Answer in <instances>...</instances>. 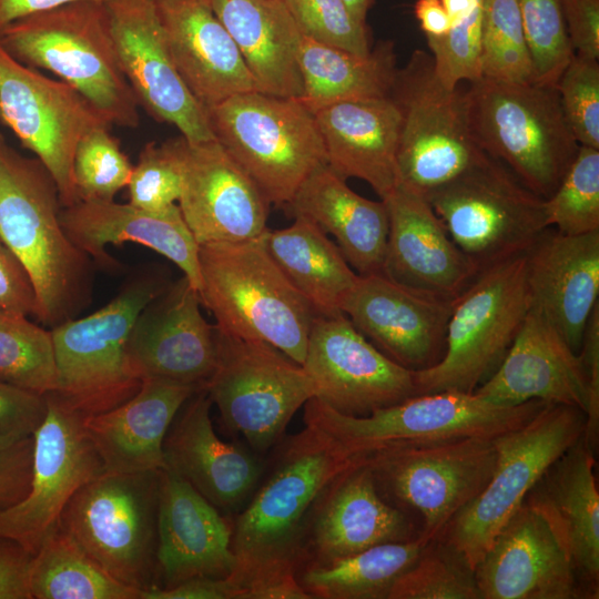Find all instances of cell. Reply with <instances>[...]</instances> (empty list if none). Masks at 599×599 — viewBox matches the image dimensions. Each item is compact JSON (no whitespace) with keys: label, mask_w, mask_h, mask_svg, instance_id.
<instances>
[{"label":"cell","mask_w":599,"mask_h":599,"mask_svg":"<svg viewBox=\"0 0 599 599\" xmlns=\"http://www.w3.org/2000/svg\"><path fill=\"white\" fill-rule=\"evenodd\" d=\"M595 453L581 436L544 471L524 500L551 527L589 599L599 597V491Z\"/></svg>","instance_id":"4dcf8cb0"},{"label":"cell","mask_w":599,"mask_h":599,"mask_svg":"<svg viewBox=\"0 0 599 599\" xmlns=\"http://www.w3.org/2000/svg\"><path fill=\"white\" fill-rule=\"evenodd\" d=\"M465 91L444 87L420 49L397 69L389 97L400 113L399 185L427 197L487 155L471 134Z\"/></svg>","instance_id":"8fae6325"},{"label":"cell","mask_w":599,"mask_h":599,"mask_svg":"<svg viewBox=\"0 0 599 599\" xmlns=\"http://www.w3.org/2000/svg\"><path fill=\"white\" fill-rule=\"evenodd\" d=\"M124 75L153 119L174 125L189 142L215 139L206 110L182 81L171 58L156 0H106Z\"/></svg>","instance_id":"d6986e66"},{"label":"cell","mask_w":599,"mask_h":599,"mask_svg":"<svg viewBox=\"0 0 599 599\" xmlns=\"http://www.w3.org/2000/svg\"><path fill=\"white\" fill-rule=\"evenodd\" d=\"M200 389L146 378L121 405L91 416L84 426L106 473L165 468L163 444L183 404Z\"/></svg>","instance_id":"836d02e7"},{"label":"cell","mask_w":599,"mask_h":599,"mask_svg":"<svg viewBox=\"0 0 599 599\" xmlns=\"http://www.w3.org/2000/svg\"><path fill=\"white\" fill-rule=\"evenodd\" d=\"M419 535L408 515L380 494L362 457L336 476L316 499L306 526L302 568Z\"/></svg>","instance_id":"7402d4cb"},{"label":"cell","mask_w":599,"mask_h":599,"mask_svg":"<svg viewBox=\"0 0 599 599\" xmlns=\"http://www.w3.org/2000/svg\"><path fill=\"white\" fill-rule=\"evenodd\" d=\"M186 276L169 285L138 315L126 343L135 376L205 388L217 356L216 328L203 317Z\"/></svg>","instance_id":"44dd1931"},{"label":"cell","mask_w":599,"mask_h":599,"mask_svg":"<svg viewBox=\"0 0 599 599\" xmlns=\"http://www.w3.org/2000/svg\"><path fill=\"white\" fill-rule=\"evenodd\" d=\"M302 366L315 397L348 416H367L418 395L414 370L382 353L344 313L315 316Z\"/></svg>","instance_id":"ac0fdd59"},{"label":"cell","mask_w":599,"mask_h":599,"mask_svg":"<svg viewBox=\"0 0 599 599\" xmlns=\"http://www.w3.org/2000/svg\"><path fill=\"white\" fill-rule=\"evenodd\" d=\"M169 283L155 266L138 267L108 304L51 328L54 393L85 416L110 410L134 396L142 380L130 366L128 338L140 312Z\"/></svg>","instance_id":"8992f818"},{"label":"cell","mask_w":599,"mask_h":599,"mask_svg":"<svg viewBox=\"0 0 599 599\" xmlns=\"http://www.w3.org/2000/svg\"><path fill=\"white\" fill-rule=\"evenodd\" d=\"M362 457H352L326 434L306 426L284 437L254 494L232 517L241 599H294L311 510L324 488Z\"/></svg>","instance_id":"6da1fadb"},{"label":"cell","mask_w":599,"mask_h":599,"mask_svg":"<svg viewBox=\"0 0 599 599\" xmlns=\"http://www.w3.org/2000/svg\"><path fill=\"white\" fill-rule=\"evenodd\" d=\"M480 599H589L551 527L522 504L475 567Z\"/></svg>","instance_id":"603a6c76"},{"label":"cell","mask_w":599,"mask_h":599,"mask_svg":"<svg viewBox=\"0 0 599 599\" xmlns=\"http://www.w3.org/2000/svg\"><path fill=\"white\" fill-rule=\"evenodd\" d=\"M37 308L35 292L26 268L0 240V309L35 316Z\"/></svg>","instance_id":"db71d44e"},{"label":"cell","mask_w":599,"mask_h":599,"mask_svg":"<svg viewBox=\"0 0 599 599\" xmlns=\"http://www.w3.org/2000/svg\"><path fill=\"white\" fill-rule=\"evenodd\" d=\"M429 539L385 542L349 557L297 572L309 598L388 599L397 579L416 561Z\"/></svg>","instance_id":"f35d334b"},{"label":"cell","mask_w":599,"mask_h":599,"mask_svg":"<svg viewBox=\"0 0 599 599\" xmlns=\"http://www.w3.org/2000/svg\"><path fill=\"white\" fill-rule=\"evenodd\" d=\"M284 207L293 217L309 219L332 234L358 275L383 273L388 236V213L383 200L357 194L326 163L304 180Z\"/></svg>","instance_id":"e575fe53"},{"label":"cell","mask_w":599,"mask_h":599,"mask_svg":"<svg viewBox=\"0 0 599 599\" xmlns=\"http://www.w3.org/2000/svg\"><path fill=\"white\" fill-rule=\"evenodd\" d=\"M33 435L0 436V510L22 500L30 489Z\"/></svg>","instance_id":"816d5d0a"},{"label":"cell","mask_w":599,"mask_h":599,"mask_svg":"<svg viewBox=\"0 0 599 599\" xmlns=\"http://www.w3.org/2000/svg\"><path fill=\"white\" fill-rule=\"evenodd\" d=\"M578 354L585 366L592 397V410L587 418L583 437L596 451L599 437V304L587 322Z\"/></svg>","instance_id":"9f6ffc18"},{"label":"cell","mask_w":599,"mask_h":599,"mask_svg":"<svg viewBox=\"0 0 599 599\" xmlns=\"http://www.w3.org/2000/svg\"><path fill=\"white\" fill-rule=\"evenodd\" d=\"M45 414V395L0 382V436L33 435Z\"/></svg>","instance_id":"f5cc1de1"},{"label":"cell","mask_w":599,"mask_h":599,"mask_svg":"<svg viewBox=\"0 0 599 599\" xmlns=\"http://www.w3.org/2000/svg\"><path fill=\"white\" fill-rule=\"evenodd\" d=\"M465 98L478 146L536 195L548 199L580 146L556 85L481 78L469 83Z\"/></svg>","instance_id":"5b68a950"},{"label":"cell","mask_w":599,"mask_h":599,"mask_svg":"<svg viewBox=\"0 0 599 599\" xmlns=\"http://www.w3.org/2000/svg\"><path fill=\"white\" fill-rule=\"evenodd\" d=\"M83 0H0V30L6 26L37 13ZM105 2L106 0H91Z\"/></svg>","instance_id":"91938a15"},{"label":"cell","mask_w":599,"mask_h":599,"mask_svg":"<svg viewBox=\"0 0 599 599\" xmlns=\"http://www.w3.org/2000/svg\"><path fill=\"white\" fill-rule=\"evenodd\" d=\"M264 241L286 278L317 314L343 313L358 274L319 226L309 219L295 216L288 227L267 229Z\"/></svg>","instance_id":"8d00e7d4"},{"label":"cell","mask_w":599,"mask_h":599,"mask_svg":"<svg viewBox=\"0 0 599 599\" xmlns=\"http://www.w3.org/2000/svg\"><path fill=\"white\" fill-rule=\"evenodd\" d=\"M352 11L362 20L366 21V16L374 6L375 0H344Z\"/></svg>","instance_id":"be15d7a7"},{"label":"cell","mask_w":599,"mask_h":599,"mask_svg":"<svg viewBox=\"0 0 599 599\" xmlns=\"http://www.w3.org/2000/svg\"><path fill=\"white\" fill-rule=\"evenodd\" d=\"M535 82L556 85L575 52L560 0H516Z\"/></svg>","instance_id":"bcb514c9"},{"label":"cell","mask_w":599,"mask_h":599,"mask_svg":"<svg viewBox=\"0 0 599 599\" xmlns=\"http://www.w3.org/2000/svg\"><path fill=\"white\" fill-rule=\"evenodd\" d=\"M0 43L20 62L77 89L111 125L136 128L138 100L124 75L105 2L75 1L17 20Z\"/></svg>","instance_id":"277c9868"},{"label":"cell","mask_w":599,"mask_h":599,"mask_svg":"<svg viewBox=\"0 0 599 599\" xmlns=\"http://www.w3.org/2000/svg\"><path fill=\"white\" fill-rule=\"evenodd\" d=\"M484 0L466 19L439 37H426L433 68L440 83L454 89L483 78L481 27Z\"/></svg>","instance_id":"681fc988"},{"label":"cell","mask_w":599,"mask_h":599,"mask_svg":"<svg viewBox=\"0 0 599 599\" xmlns=\"http://www.w3.org/2000/svg\"><path fill=\"white\" fill-rule=\"evenodd\" d=\"M232 530V517L177 474L162 469L154 587L171 588L196 577H231Z\"/></svg>","instance_id":"484cf974"},{"label":"cell","mask_w":599,"mask_h":599,"mask_svg":"<svg viewBox=\"0 0 599 599\" xmlns=\"http://www.w3.org/2000/svg\"><path fill=\"white\" fill-rule=\"evenodd\" d=\"M586 423L581 409L549 403L525 425L495 437L497 457L488 484L453 517L440 538L475 569L544 471L585 435Z\"/></svg>","instance_id":"7c38bea8"},{"label":"cell","mask_w":599,"mask_h":599,"mask_svg":"<svg viewBox=\"0 0 599 599\" xmlns=\"http://www.w3.org/2000/svg\"><path fill=\"white\" fill-rule=\"evenodd\" d=\"M388 599H480V595L466 557L439 537L427 542Z\"/></svg>","instance_id":"b9f144b4"},{"label":"cell","mask_w":599,"mask_h":599,"mask_svg":"<svg viewBox=\"0 0 599 599\" xmlns=\"http://www.w3.org/2000/svg\"><path fill=\"white\" fill-rule=\"evenodd\" d=\"M156 3L173 63L206 111L235 94L255 90L235 42L209 0Z\"/></svg>","instance_id":"1f68e13d"},{"label":"cell","mask_w":599,"mask_h":599,"mask_svg":"<svg viewBox=\"0 0 599 599\" xmlns=\"http://www.w3.org/2000/svg\"><path fill=\"white\" fill-rule=\"evenodd\" d=\"M457 297L404 285L383 273L358 275L342 312L386 356L420 370L441 359Z\"/></svg>","instance_id":"ffe728a7"},{"label":"cell","mask_w":599,"mask_h":599,"mask_svg":"<svg viewBox=\"0 0 599 599\" xmlns=\"http://www.w3.org/2000/svg\"><path fill=\"white\" fill-rule=\"evenodd\" d=\"M500 405L529 400L592 410L589 379L581 357L555 326L530 307L502 362L474 392Z\"/></svg>","instance_id":"4316f807"},{"label":"cell","mask_w":599,"mask_h":599,"mask_svg":"<svg viewBox=\"0 0 599 599\" xmlns=\"http://www.w3.org/2000/svg\"><path fill=\"white\" fill-rule=\"evenodd\" d=\"M110 128L93 129L78 143L73 181L79 201H112L129 184L133 165Z\"/></svg>","instance_id":"f6af8a7d"},{"label":"cell","mask_w":599,"mask_h":599,"mask_svg":"<svg viewBox=\"0 0 599 599\" xmlns=\"http://www.w3.org/2000/svg\"><path fill=\"white\" fill-rule=\"evenodd\" d=\"M161 470L104 473L67 504L59 527L110 576L132 588L155 586Z\"/></svg>","instance_id":"30bf717a"},{"label":"cell","mask_w":599,"mask_h":599,"mask_svg":"<svg viewBox=\"0 0 599 599\" xmlns=\"http://www.w3.org/2000/svg\"><path fill=\"white\" fill-rule=\"evenodd\" d=\"M575 54L599 58V0H560Z\"/></svg>","instance_id":"11a10c76"},{"label":"cell","mask_w":599,"mask_h":599,"mask_svg":"<svg viewBox=\"0 0 599 599\" xmlns=\"http://www.w3.org/2000/svg\"><path fill=\"white\" fill-rule=\"evenodd\" d=\"M31 557L16 541L0 537V599H32L29 589Z\"/></svg>","instance_id":"6f0895ef"},{"label":"cell","mask_w":599,"mask_h":599,"mask_svg":"<svg viewBox=\"0 0 599 599\" xmlns=\"http://www.w3.org/2000/svg\"><path fill=\"white\" fill-rule=\"evenodd\" d=\"M60 219L70 240L100 268L109 272L120 268L105 251L108 244L136 243L173 262L199 291L200 245L177 204L164 212L152 213L114 200L79 201L62 207Z\"/></svg>","instance_id":"f546056e"},{"label":"cell","mask_w":599,"mask_h":599,"mask_svg":"<svg viewBox=\"0 0 599 599\" xmlns=\"http://www.w3.org/2000/svg\"><path fill=\"white\" fill-rule=\"evenodd\" d=\"M529 309L524 254L481 270L456 298L441 359L414 370L417 394L474 393L500 365Z\"/></svg>","instance_id":"9c48e42d"},{"label":"cell","mask_w":599,"mask_h":599,"mask_svg":"<svg viewBox=\"0 0 599 599\" xmlns=\"http://www.w3.org/2000/svg\"><path fill=\"white\" fill-rule=\"evenodd\" d=\"M547 404L535 399L500 405L475 393L443 390L415 395L367 416L355 417L312 397L304 405V423L329 436L347 455L362 457L396 444L495 438L525 425Z\"/></svg>","instance_id":"52a82bcc"},{"label":"cell","mask_w":599,"mask_h":599,"mask_svg":"<svg viewBox=\"0 0 599 599\" xmlns=\"http://www.w3.org/2000/svg\"><path fill=\"white\" fill-rule=\"evenodd\" d=\"M235 42L255 90L300 99L301 34L284 0H209Z\"/></svg>","instance_id":"d590c367"},{"label":"cell","mask_w":599,"mask_h":599,"mask_svg":"<svg viewBox=\"0 0 599 599\" xmlns=\"http://www.w3.org/2000/svg\"><path fill=\"white\" fill-rule=\"evenodd\" d=\"M301 34L356 54L373 48L370 30L344 0H284Z\"/></svg>","instance_id":"c3c4849f"},{"label":"cell","mask_w":599,"mask_h":599,"mask_svg":"<svg viewBox=\"0 0 599 599\" xmlns=\"http://www.w3.org/2000/svg\"><path fill=\"white\" fill-rule=\"evenodd\" d=\"M29 589L32 599L141 598V590L110 576L59 526L31 557Z\"/></svg>","instance_id":"ab89813d"},{"label":"cell","mask_w":599,"mask_h":599,"mask_svg":"<svg viewBox=\"0 0 599 599\" xmlns=\"http://www.w3.org/2000/svg\"><path fill=\"white\" fill-rule=\"evenodd\" d=\"M0 122L52 175L62 206L79 202L73 158L91 130L112 126L72 85L43 75L0 43Z\"/></svg>","instance_id":"2e32d148"},{"label":"cell","mask_w":599,"mask_h":599,"mask_svg":"<svg viewBox=\"0 0 599 599\" xmlns=\"http://www.w3.org/2000/svg\"><path fill=\"white\" fill-rule=\"evenodd\" d=\"M483 78L510 83L535 82V72L516 0H484Z\"/></svg>","instance_id":"7bdbcfd3"},{"label":"cell","mask_w":599,"mask_h":599,"mask_svg":"<svg viewBox=\"0 0 599 599\" xmlns=\"http://www.w3.org/2000/svg\"><path fill=\"white\" fill-rule=\"evenodd\" d=\"M314 115L334 172L365 181L380 200L396 189L400 113L389 95L332 103Z\"/></svg>","instance_id":"d6a6232c"},{"label":"cell","mask_w":599,"mask_h":599,"mask_svg":"<svg viewBox=\"0 0 599 599\" xmlns=\"http://www.w3.org/2000/svg\"><path fill=\"white\" fill-rule=\"evenodd\" d=\"M140 599H241V590L230 578L196 577L171 588L151 587Z\"/></svg>","instance_id":"680465c9"},{"label":"cell","mask_w":599,"mask_h":599,"mask_svg":"<svg viewBox=\"0 0 599 599\" xmlns=\"http://www.w3.org/2000/svg\"><path fill=\"white\" fill-rule=\"evenodd\" d=\"M215 328L216 365L205 389L226 429L263 455L282 441L294 414L315 397V386L278 348Z\"/></svg>","instance_id":"4fadbf2b"},{"label":"cell","mask_w":599,"mask_h":599,"mask_svg":"<svg viewBox=\"0 0 599 599\" xmlns=\"http://www.w3.org/2000/svg\"><path fill=\"white\" fill-rule=\"evenodd\" d=\"M546 224L567 235L599 231V149L580 145L556 191L545 200Z\"/></svg>","instance_id":"ee69618b"},{"label":"cell","mask_w":599,"mask_h":599,"mask_svg":"<svg viewBox=\"0 0 599 599\" xmlns=\"http://www.w3.org/2000/svg\"><path fill=\"white\" fill-rule=\"evenodd\" d=\"M451 24L466 19L483 0H440Z\"/></svg>","instance_id":"6125c7cd"},{"label":"cell","mask_w":599,"mask_h":599,"mask_svg":"<svg viewBox=\"0 0 599 599\" xmlns=\"http://www.w3.org/2000/svg\"><path fill=\"white\" fill-rule=\"evenodd\" d=\"M0 382L40 395L57 389V365L50 328L28 316L0 309Z\"/></svg>","instance_id":"60d3db41"},{"label":"cell","mask_w":599,"mask_h":599,"mask_svg":"<svg viewBox=\"0 0 599 599\" xmlns=\"http://www.w3.org/2000/svg\"><path fill=\"white\" fill-rule=\"evenodd\" d=\"M556 88L567 123L579 145L599 149V63L573 54Z\"/></svg>","instance_id":"f907efd6"},{"label":"cell","mask_w":599,"mask_h":599,"mask_svg":"<svg viewBox=\"0 0 599 599\" xmlns=\"http://www.w3.org/2000/svg\"><path fill=\"white\" fill-rule=\"evenodd\" d=\"M414 13L426 37H439L451 27V21L440 0H416Z\"/></svg>","instance_id":"94428289"},{"label":"cell","mask_w":599,"mask_h":599,"mask_svg":"<svg viewBox=\"0 0 599 599\" xmlns=\"http://www.w3.org/2000/svg\"><path fill=\"white\" fill-rule=\"evenodd\" d=\"M524 255L530 307L578 353L599 304V231L567 235L547 227Z\"/></svg>","instance_id":"83f0119b"},{"label":"cell","mask_w":599,"mask_h":599,"mask_svg":"<svg viewBox=\"0 0 599 599\" xmlns=\"http://www.w3.org/2000/svg\"><path fill=\"white\" fill-rule=\"evenodd\" d=\"M199 263L200 301L221 332L267 343L303 364L317 313L272 258L264 234L202 244Z\"/></svg>","instance_id":"3957f363"},{"label":"cell","mask_w":599,"mask_h":599,"mask_svg":"<svg viewBox=\"0 0 599 599\" xmlns=\"http://www.w3.org/2000/svg\"><path fill=\"white\" fill-rule=\"evenodd\" d=\"M300 100L314 113L332 103L388 97L397 72L394 42L379 41L365 55L303 37Z\"/></svg>","instance_id":"74e56055"},{"label":"cell","mask_w":599,"mask_h":599,"mask_svg":"<svg viewBox=\"0 0 599 599\" xmlns=\"http://www.w3.org/2000/svg\"><path fill=\"white\" fill-rule=\"evenodd\" d=\"M177 202L199 245L246 241L267 230L270 202L216 139L186 140Z\"/></svg>","instance_id":"cb8c5ba5"},{"label":"cell","mask_w":599,"mask_h":599,"mask_svg":"<svg viewBox=\"0 0 599 599\" xmlns=\"http://www.w3.org/2000/svg\"><path fill=\"white\" fill-rule=\"evenodd\" d=\"M45 397L47 414L33 434L29 493L0 510V537L16 541L30 555L58 528L72 496L105 473L85 429V415L54 392Z\"/></svg>","instance_id":"e0dca14e"},{"label":"cell","mask_w":599,"mask_h":599,"mask_svg":"<svg viewBox=\"0 0 599 599\" xmlns=\"http://www.w3.org/2000/svg\"><path fill=\"white\" fill-rule=\"evenodd\" d=\"M426 199L479 271L525 254L548 227L545 200L489 155Z\"/></svg>","instance_id":"5bb4252c"},{"label":"cell","mask_w":599,"mask_h":599,"mask_svg":"<svg viewBox=\"0 0 599 599\" xmlns=\"http://www.w3.org/2000/svg\"><path fill=\"white\" fill-rule=\"evenodd\" d=\"M212 405L205 388L187 399L164 439L165 468L233 517L254 494L267 463L251 448L220 439L210 416Z\"/></svg>","instance_id":"d4e9b609"},{"label":"cell","mask_w":599,"mask_h":599,"mask_svg":"<svg viewBox=\"0 0 599 599\" xmlns=\"http://www.w3.org/2000/svg\"><path fill=\"white\" fill-rule=\"evenodd\" d=\"M215 139L270 204L285 206L304 180L326 164L314 113L296 98L235 94L206 111Z\"/></svg>","instance_id":"ba28073f"},{"label":"cell","mask_w":599,"mask_h":599,"mask_svg":"<svg viewBox=\"0 0 599 599\" xmlns=\"http://www.w3.org/2000/svg\"><path fill=\"white\" fill-rule=\"evenodd\" d=\"M185 144L183 135L145 144L126 186L130 204L152 213L176 204L182 192Z\"/></svg>","instance_id":"7dc6e473"},{"label":"cell","mask_w":599,"mask_h":599,"mask_svg":"<svg viewBox=\"0 0 599 599\" xmlns=\"http://www.w3.org/2000/svg\"><path fill=\"white\" fill-rule=\"evenodd\" d=\"M62 207L45 166L0 133V240L26 268L37 296L34 317L50 329L79 317L94 292L95 264L65 233Z\"/></svg>","instance_id":"7a4b0ae2"},{"label":"cell","mask_w":599,"mask_h":599,"mask_svg":"<svg viewBox=\"0 0 599 599\" xmlns=\"http://www.w3.org/2000/svg\"><path fill=\"white\" fill-rule=\"evenodd\" d=\"M363 457L384 498L418 514L430 540L486 487L497 453L494 438L466 437L389 445Z\"/></svg>","instance_id":"9a60e30c"},{"label":"cell","mask_w":599,"mask_h":599,"mask_svg":"<svg viewBox=\"0 0 599 599\" xmlns=\"http://www.w3.org/2000/svg\"><path fill=\"white\" fill-rule=\"evenodd\" d=\"M383 201L388 213L383 274L457 297L480 271L453 241L428 200L398 184Z\"/></svg>","instance_id":"f1b7e54d"}]
</instances>
